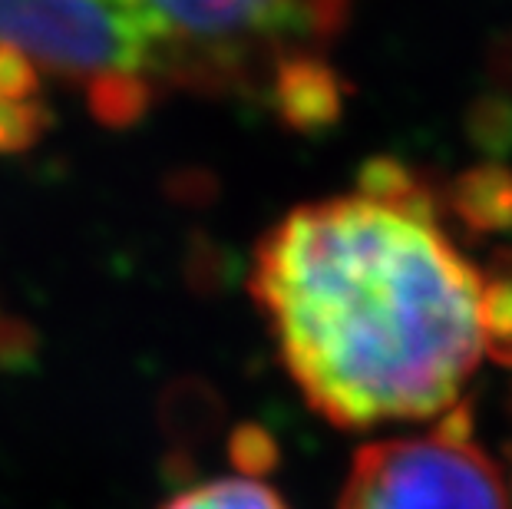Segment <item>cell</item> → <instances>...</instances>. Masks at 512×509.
I'll return each instance as SVG.
<instances>
[{"instance_id": "1", "label": "cell", "mask_w": 512, "mask_h": 509, "mask_svg": "<svg viewBox=\"0 0 512 509\" xmlns=\"http://www.w3.org/2000/svg\"><path fill=\"white\" fill-rule=\"evenodd\" d=\"M417 169L374 159L351 196L261 238L252 295L304 400L334 427L443 417L486 348V278Z\"/></svg>"}, {"instance_id": "2", "label": "cell", "mask_w": 512, "mask_h": 509, "mask_svg": "<svg viewBox=\"0 0 512 509\" xmlns=\"http://www.w3.org/2000/svg\"><path fill=\"white\" fill-rule=\"evenodd\" d=\"M0 43L43 70L93 83L110 73L182 86L159 0H0Z\"/></svg>"}, {"instance_id": "3", "label": "cell", "mask_w": 512, "mask_h": 509, "mask_svg": "<svg viewBox=\"0 0 512 509\" xmlns=\"http://www.w3.org/2000/svg\"><path fill=\"white\" fill-rule=\"evenodd\" d=\"M185 90H268L281 60L321 53L351 0H159Z\"/></svg>"}, {"instance_id": "4", "label": "cell", "mask_w": 512, "mask_h": 509, "mask_svg": "<svg viewBox=\"0 0 512 509\" xmlns=\"http://www.w3.org/2000/svg\"><path fill=\"white\" fill-rule=\"evenodd\" d=\"M337 509H512V496L470 414L453 407L427 433L357 450Z\"/></svg>"}, {"instance_id": "5", "label": "cell", "mask_w": 512, "mask_h": 509, "mask_svg": "<svg viewBox=\"0 0 512 509\" xmlns=\"http://www.w3.org/2000/svg\"><path fill=\"white\" fill-rule=\"evenodd\" d=\"M268 96L291 129L318 136L341 119L347 83L337 77L331 63L321 60V53H298L275 67L268 80Z\"/></svg>"}, {"instance_id": "6", "label": "cell", "mask_w": 512, "mask_h": 509, "mask_svg": "<svg viewBox=\"0 0 512 509\" xmlns=\"http://www.w3.org/2000/svg\"><path fill=\"white\" fill-rule=\"evenodd\" d=\"M499 235L506 242L496 245L486 265H479L486 278V348L489 357L512 367V215Z\"/></svg>"}, {"instance_id": "7", "label": "cell", "mask_w": 512, "mask_h": 509, "mask_svg": "<svg viewBox=\"0 0 512 509\" xmlns=\"http://www.w3.org/2000/svg\"><path fill=\"white\" fill-rule=\"evenodd\" d=\"M159 86L146 77H129V73H110L93 83H86L93 116L106 126H133L139 123L156 103Z\"/></svg>"}, {"instance_id": "8", "label": "cell", "mask_w": 512, "mask_h": 509, "mask_svg": "<svg viewBox=\"0 0 512 509\" xmlns=\"http://www.w3.org/2000/svg\"><path fill=\"white\" fill-rule=\"evenodd\" d=\"M162 509H288L268 483L252 476H225L176 493Z\"/></svg>"}, {"instance_id": "9", "label": "cell", "mask_w": 512, "mask_h": 509, "mask_svg": "<svg viewBox=\"0 0 512 509\" xmlns=\"http://www.w3.org/2000/svg\"><path fill=\"white\" fill-rule=\"evenodd\" d=\"M47 126L50 113L43 100H0V156L24 153V149L37 146L47 136Z\"/></svg>"}, {"instance_id": "10", "label": "cell", "mask_w": 512, "mask_h": 509, "mask_svg": "<svg viewBox=\"0 0 512 509\" xmlns=\"http://www.w3.org/2000/svg\"><path fill=\"white\" fill-rule=\"evenodd\" d=\"M0 100H40V67L27 53L0 43Z\"/></svg>"}, {"instance_id": "11", "label": "cell", "mask_w": 512, "mask_h": 509, "mask_svg": "<svg viewBox=\"0 0 512 509\" xmlns=\"http://www.w3.org/2000/svg\"><path fill=\"white\" fill-rule=\"evenodd\" d=\"M509 470H512V437H509ZM509 496H512V483H509Z\"/></svg>"}]
</instances>
